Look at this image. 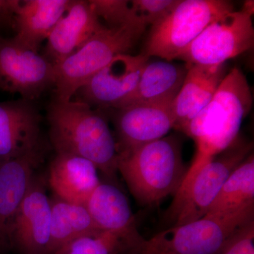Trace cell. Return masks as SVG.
<instances>
[{
	"label": "cell",
	"mask_w": 254,
	"mask_h": 254,
	"mask_svg": "<svg viewBox=\"0 0 254 254\" xmlns=\"http://www.w3.org/2000/svg\"><path fill=\"white\" fill-rule=\"evenodd\" d=\"M104 26L89 1L71 0L66 12L47 39L43 55L57 66Z\"/></svg>",
	"instance_id": "cell-15"
},
{
	"label": "cell",
	"mask_w": 254,
	"mask_h": 254,
	"mask_svg": "<svg viewBox=\"0 0 254 254\" xmlns=\"http://www.w3.org/2000/svg\"><path fill=\"white\" fill-rule=\"evenodd\" d=\"M220 254H254V220L242 228Z\"/></svg>",
	"instance_id": "cell-26"
},
{
	"label": "cell",
	"mask_w": 254,
	"mask_h": 254,
	"mask_svg": "<svg viewBox=\"0 0 254 254\" xmlns=\"http://www.w3.org/2000/svg\"><path fill=\"white\" fill-rule=\"evenodd\" d=\"M98 171L94 164L86 158L56 153L50 164L47 181L60 199L85 205L93 190L101 183Z\"/></svg>",
	"instance_id": "cell-18"
},
{
	"label": "cell",
	"mask_w": 254,
	"mask_h": 254,
	"mask_svg": "<svg viewBox=\"0 0 254 254\" xmlns=\"http://www.w3.org/2000/svg\"><path fill=\"white\" fill-rule=\"evenodd\" d=\"M128 250L134 252V247L121 234L98 231L75 239L53 254H120Z\"/></svg>",
	"instance_id": "cell-23"
},
{
	"label": "cell",
	"mask_w": 254,
	"mask_h": 254,
	"mask_svg": "<svg viewBox=\"0 0 254 254\" xmlns=\"http://www.w3.org/2000/svg\"><path fill=\"white\" fill-rule=\"evenodd\" d=\"M46 177L36 175L18 208L10 233V247L20 254H48L51 205Z\"/></svg>",
	"instance_id": "cell-11"
},
{
	"label": "cell",
	"mask_w": 254,
	"mask_h": 254,
	"mask_svg": "<svg viewBox=\"0 0 254 254\" xmlns=\"http://www.w3.org/2000/svg\"><path fill=\"white\" fill-rule=\"evenodd\" d=\"M187 71L186 64L148 62L142 70L136 88L120 108L141 103H173L183 85Z\"/></svg>",
	"instance_id": "cell-20"
},
{
	"label": "cell",
	"mask_w": 254,
	"mask_h": 254,
	"mask_svg": "<svg viewBox=\"0 0 254 254\" xmlns=\"http://www.w3.org/2000/svg\"><path fill=\"white\" fill-rule=\"evenodd\" d=\"M251 205H254L253 153L227 177L206 213H232Z\"/></svg>",
	"instance_id": "cell-22"
},
{
	"label": "cell",
	"mask_w": 254,
	"mask_h": 254,
	"mask_svg": "<svg viewBox=\"0 0 254 254\" xmlns=\"http://www.w3.org/2000/svg\"><path fill=\"white\" fill-rule=\"evenodd\" d=\"M252 104L247 78L240 68H232L208 104L182 131L193 140L196 150L180 189L186 187L200 169L237 139Z\"/></svg>",
	"instance_id": "cell-1"
},
{
	"label": "cell",
	"mask_w": 254,
	"mask_h": 254,
	"mask_svg": "<svg viewBox=\"0 0 254 254\" xmlns=\"http://www.w3.org/2000/svg\"><path fill=\"white\" fill-rule=\"evenodd\" d=\"M253 144L237 137L226 150L203 167L183 190L175 193L167 216L173 226L204 216L227 177L252 153Z\"/></svg>",
	"instance_id": "cell-7"
},
{
	"label": "cell",
	"mask_w": 254,
	"mask_h": 254,
	"mask_svg": "<svg viewBox=\"0 0 254 254\" xmlns=\"http://www.w3.org/2000/svg\"><path fill=\"white\" fill-rule=\"evenodd\" d=\"M253 1H247L241 11L235 10L215 19L177 59L187 65L221 64L253 48Z\"/></svg>",
	"instance_id": "cell-8"
},
{
	"label": "cell",
	"mask_w": 254,
	"mask_h": 254,
	"mask_svg": "<svg viewBox=\"0 0 254 254\" xmlns=\"http://www.w3.org/2000/svg\"><path fill=\"white\" fill-rule=\"evenodd\" d=\"M48 120L56 153L87 159L118 187V143L104 114L78 100L54 99L48 105Z\"/></svg>",
	"instance_id": "cell-2"
},
{
	"label": "cell",
	"mask_w": 254,
	"mask_h": 254,
	"mask_svg": "<svg viewBox=\"0 0 254 254\" xmlns=\"http://www.w3.org/2000/svg\"><path fill=\"white\" fill-rule=\"evenodd\" d=\"M145 29L127 25L104 27L97 32L56 68L55 98L59 101L72 100L90 78L118 55L128 54Z\"/></svg>",
	"instance_id": "cell-5"
},
{
	"label": "cell",
	"mask_w": 254,
	"mask_h": 254,
	"mask_svg": "<svg viewBox=\"0 0 254 254\" xmlns=\"http://www.w3.org/2000/svg\"><path fill=\"white\" fill-rule=\"evenodd\" d=\"M172 105L141 103L115 110L118 153L166 136L175 127Z\"/></svg>",
	"instance_id": "cell-12"
},
{
	"label": "cell",
	"mask_w": 254,
	"mask_h": 254,
	"mask_svg": "<svg viewBox=\"0 0 254 254\" xmlns=\"http://www.w3.org/2000/svg\"><path fill=\"white\" fill-rule=\"evenodd\" d=\"M89 3L91 4L92 9L99 19L102 18L104 20L105 22L106 23L107 27H120L127 25H131V26L141 28L133 22L130 1L89 0Z\"/></svg>",
	"instance_id": "cell-25"
},
{
	"label": "cell",
	"mask_w": 254,
	"mask_h": 254,
	"mask_svg": "<svg viewBox=\"0 0 254 254\" xmlns=\"http://www.w3.org/2000/svg\"><path fill=\"white\" fill-rule=\"evenodd\" d=\"M149 59L144 54L118 55L78 89L73 100L97 110L119 109L136 88Z\"/></svg>",
	"instance_id": "cell-10"
},
{
	"label": "cell",
	"mask_w": 254,
	"mask_h": 254,
	"mask_svg": "<svg viewBox=\"0 0 254 254\" xmlns=\"http://www.w3.org/2000/svg\"><path fill=\"white\" fill-rule=\"evenodd\" d=\"M41 123L33 101L0 102V160L21 156L43 145Z\"/></svg>",
	"instance_id": "cell-14"
},
{
	"label": "cell",
	"mask_w": 254,
	"mask_h": 254,
	"mask_svg": "<svg viewBox=\"0 0 254 254\" xmlns=\"http://www.w3.org/2000/svg\"><path fill=\"white\" fill-rule=\"evenodd\" d=\"M71 2V0L20 1L13 16L16 29L13 38L25 48L38 52Z\"/></svg>",
	"instance_id": "cell-19"
},
{
	"label": "cell",
	"mask_w": 254,
	"mask_h": 254,
	"mask_svg": "<svg viewBox=\"0 0 254 254\" xmlns=\"http://www.w3.org/2000/svg\"><path fill=\"white\" fill-rule=\"evenodd\" d=\"M233 11V3L226 0H179L163 20L152 26L143 54L165 61L176 60L210 23Z\"/></svg>",
	"instance_id": "cell-6"
},
{
	"label": "cell",
	"mask_w": 254,
	"mask_h": 254,
	"mask_svg": "<svg viewBox=\"0 0 254 254\" xmlns=\"http://www.w3.org/2000/svg\"><path fill=\"white\" fill-rule=\"evenodd\" d=\"M55 80L56 68L44 55L0 37V89L34 101Z\"/></svg>",
	"instance_id": "cell-9"
},
{
	"label": "cell",
	"mask_w": 254,
	"mask_h": 254,
	"mask_svg": "<svg viewBox=\"0 0 254 254\" xmlns=\"http://www.w3.org/2000/svg\"><path fill=\"white\" fill-rule=\"evenodd\" d=\"M254 205L232 213H206L145 240L138 254H220L239 232L254 221Z\"/></svg>",
	"instance_id": "cell-4"
},
{
	"label": "cell",
	"mask_w": 254,
	"mask_h": 254,
	"mask_svg": "<svg viewBox=\"0 0 254 254\" xmlns=\"http://www.w3.org/2000/svg\"><path fill=\"white\" fill-rule=\"evenodd\" d=\"M227 73L225 63L188 65L183 85L172 105L174 128L182 132L208 104Z\"/></svg>",
	"instance_id": "cell-17"
},
{
	"label": "cell",
	"mask_w": 254,
	"mask_h": 254,
	"mask_svg": "<svg viewBox=\"0 0 254 254\" xmlns=\"http://www.w3.org/2000/svg\"><path fill=\"white\" fill-rule=\"evenodd\" d=\"M43 145L21 156L0 160V248L10 247V233L23 198L44 160Z\"/></svg>",
	"instance_id": "cell-13"
},
{
	"label": "cell",
	"mask_w": 254,
	"mask_h": 254,
	"mask_svg": "<svg viewBox=\"0 0 254 254\" xmlns=\"http://www.w3.org/2000/svg\"><path fill=\"white\" fill-rule=\"evenodd\" d=\"M19 2L18 0H0V21L9 16H14Z\"/></svg>",
	"instance_id": "cell-27"
},
{
	"label": "cell",
	"mask_w": 254,
	"mask_h": 254,
	"mask_svg": "<svg viewBox=\"0 0 254 254\" xmlns=\"http://www.w3.org/2000/svg\"><path fill=\"white\" fill-rule=\"evenodd\" d=\"M179 0H133L130 1L133 20L137 26L146 28L163 20L175 8Z\"/></svg>",
	"instance_id": "cell-24"
},
{
	"label": "cell",
	"mask_w": 254,
	"mask_h": 254,
	"mask_svg": "<svg viewBox=\"0 0 254 254\" xmlns=\"http://www.w3.org/2000/svg\"><path fill=\"white\" fill-rule=\"evenodd\" d=\"M51 205V235L48 254L78 237L98 231L84 205L75 204L55 196Z\"/></svg>",
	"instance_id": "cell-21"
},
{
	"label": "cell",
	"mask_w": 254,
	"mask_h": 254,
	"mask_svg": "<svg viewBox=\"0 0 254 254\" xmlns=\"http://www.w3.org/2000/svg\"><path fill=\"white\" fill-rule=\"evenodd\" d=\"M118 170L138 203H160L175 195L188 171L182 158L181 138L172 134L119 152Z\"/></svg>",
	"instance_id": "cell-3"
},
{
	"label": "cell",
	"mask_w": 254,
	"mask_h": 254,
	"mask_svg": "<svg viewBox=\"0 0 254 254\" xmlns=\"http://www.w3.org/2000/svg\"><path fill=\"white\" fill-rule=\"evenodd\" d=\"M85 206L100 230L118 232L138 250L145 239L137 230L134 216L123 190L110 183H100L87 200Z\"/></svg>",
	"instance_id": "cell-16"
}]
</instances>
